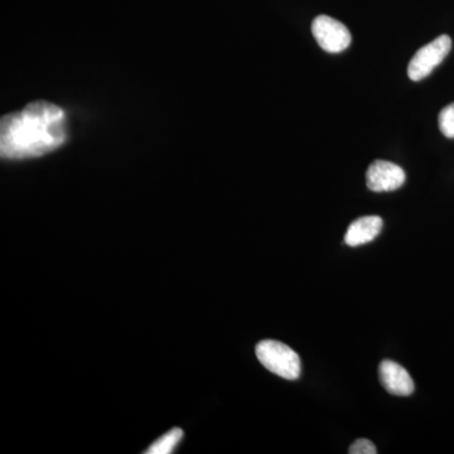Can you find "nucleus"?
Instances as JSON below:
<instances>
[{"mask_svg": "<svg viewBox=\"0 0 454 454\" xmlns=\"http://www.w3.org/2000/svg\"><path fill=\"white\" fill-rule=\"evenodd\" d=\"M66 139L65 112L49 101H35L0 121V154L5 160L49 154L64 145Z\"/></svg>", "mask_w": 454, "mask_h": 454, "instance_id": "1", "label": "nucleus"}, {"mask_svg": "<svg viewBox=\"0 0 454 454\" xmlns=\"http://www.w3.org/2000/svg\"><path fill=\"white\" fill-rule=\"evenodd\" d=\"M256 357L269 372L286 380H297L301 376V358L297 352L278 340H262L256 346Z\"/></svg>", "mask_w": 454, "mask_h": 454, "instance_id": "2", "label": "nucleus"}, {"mask_svg": "<svg viewBox=\"0 0 454 454\" xmlns=\"http://www.w3.org/2000/svg\"><path fill=\"white\" fill-rule=\"evenodd\" d=\"M452 49V40L450 35H443L434 41L426 44L411 59L408 66L409 79L420 82L433 73L437 66L443 62Z\"/></svg>", "mask_w": 454, "mask_h": 454, "instance_id": "3", "label": "nucleus"}, {"mask_svg": "<svg viewBox=\"0 0 454 454\" xmlns=\"http://www.w3.org/2000/svg\"><path fill=\"white\" fill-rule=\"evenodd\" d=\"M312 33L325 52H342L351 43V33L346 26L328 16H319L313 20Z\"/></svg>", "mask_w": 454, "mask_h": 454, "instance_id": "4", "label": "nucleus"}, {"mask_svg": "<svg viewBox=\"0 0 454 454\" xmlns=\"http://www.w3.org/2000/svg\"><path fill=\"white\" fill-rule=\"evenodd\" d=\"M405 172L402 167L387 160H375L366 172V184L373 192H390L404 184Z\"/></svg>", "mask_w": 454, "mask_h": 454, "instance_id": "5", "label": "nucleus"}, {"mask_svg": "<svg viewBox=\"0 0 454 454\" xmlns=\"http://www.w3.org/2000/svg\"><path fill=\"white\" fill-rule=\"evenodd\" d=\"M379 375L382 387L391 395L411 396L414 393V381L404 367L394 361H382L379 366Z\"/></svg>", "mask_w": 454, "mask_h": 454, "instance_id": "6", "label": "nucleus"}, {"mask_svg": "<svg viewBox=\"0 0 454 454\" xmlns=\"http://www.w3.org/2000/svg\"><path fill=\"white\" fill-rule=\"evenodd\" d=\"M382 229V220L379 216H364L348 226L345 235V244L351 247H361L372 241Z\"/></svg>", "mask_w": 454, "mask_h": 454, "instance_id": "7", "label": "nucleus"}, {"mask_svg": "<svg viewBox=\"0 0 454 454\" xmlns=\"http://www.w3.org/2000/svg\"><path fill=\"white\" fill-rule=\"evenodd\" d=\"M182 437H184V432L182 429L175 428L170 430V432L164 434L163 437L155 441L151 447L146 450V454H170L173 453V450H176V447L178 446L179 442H181Z\"/></svg>", "mask_w": 454, "mask_h": 454, "instance_id": "8", "label": "nucleus"}, {"mask_svg": "<svg viewBox=\"0 0 454 454\" xmlns=\"http://www.w3.org/2000/svg\"><path fill=\"white\" fill-rule=\"evenodd\" d=\"M439 129L447 138L454 139V103L439 113Z\"/></svg>", "mask_w": 454, "mask_h": 454, "instance_id": "9", "label": "nucleus"}, {"mask_svg": "<svg viewBox=\"0 0 454 454\" xmlns=\"http://www.w3.org/2000/svg\"><path fill=\"white\" fill-rule=\"evenodd\" d=\"M348 453L351 454H376L378 453V450H376L375 444L372 442H370L369 439H357L351 447H349Z\"/></svg>", "mask_w": 454, "mask_h": 454, "instance_id": "10", "label": "nucleus"}]
</instances>
